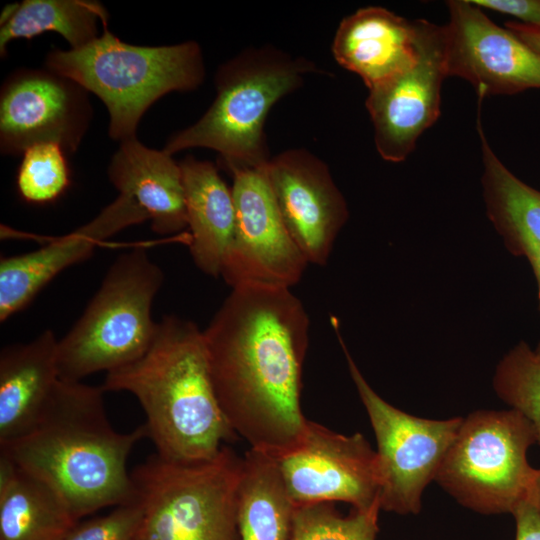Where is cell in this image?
Returning a JSON list of instances; mask_svg holds the SVG:
<instances>
[{"label":"cell","instance_id":"16","mask_svg":"<svg viewBox=\"0 0 540 540\" xmlns=\"http://www.w3.org/2000/svg\"><path fill=\"white\" fill-rule=\"evenodd\" d=\"M149 220L130 197L119 196L93 220L37 250L0 262V321L24 309L54 277L89 258L103 241Z\"/></svg>","mask_w":540,"mask_h":540},{"label":"cell","instance_id":"19","mask_svg":"<svg viewBox=\"0 0 540 540\" xmlns=\"http://www.w3.org/2000/svg\"><path fill=\"white\" fill-rule=\"evenodd\" d=\"M59 380L58 339L52 330L1 350L0 443L34 426Z\"/></svg>","mask_w":540,"mask_h":540},{"label":"cell","instance_id":"26","mask_svg":"<svg viewBox=\"0 0 540 540\" xmlns=\"http://www.w3.org/2000/svg\"><path fill=\"white\" fill-rule=\"evenodd\" d=\"M380 507L341 515L333 503L298 506L288 540H376Z\"/></svg>","mask_w":540,"mask_h":540},{"label":"cell","instance_id":"14","mask_svg":"<svg viewBox=\"0 0 540 540\" xmlns=\"http://www.w3.org/2000/svg\"><path fill=\"white\" fill-rule=\"evenodd\" d=\"M444 26L448 76L470 82L482 98L540 89V56L469 0H451Z\"/></svg>","mask_w":540,"mask_h":540},{"label":"cell","instance_id":"21","mask_svg":"<svg viewBox=\"0 0 540 540\" xmlns=\"http://www.w3.org/2000/svg\"><path fill=\"white\" fill-rule=\"evenodd\" d=\"M77 522L50 487L0 454V540H65Z\"/></svg>","mask_w":540,"mask_h":540},{"label":"cell","instance_id":"11","mask_svg":"<svg viewBox=\"0 0 540 540\" xmlns=\"http://www.w3.org/2000/svg\"><path fill=\"white\" fill-rule=\"evenodd\" d=\"M275 459L296 507L337 501L356 510L380 507L376 450L360 433L344 435L308 420L301 442Z\"/></svg>","mask_w":540,"mask_h":540},{"label":"cell","instance_id":"10","mask_svg":"<svg viewBox=\"0 0 540 540\" xmlns=\"http://www.w3.org/2000/svg\"><path fill=\"white\" fill-rule=\"evenodd\" d=\"M265 167L231 173L235 229L221 272L231 288L243 284L291 288L308 265L281 217Z\"/></svg>","mask_w":540,"mask_h":540},{"label":"cell","instance_id":"27","mask_svg":"<svg viewBox=\"0 0 540 540\" xmlns=\"http://www.w3.org/2000/svg\"><path fill=\"white\" fill-rule=\"evenodd\" d=\"M63 148L39 143L27 148L17 173V189L23 200L46 204L58 199L70 185V170Z\"/></svg>","mask_w":540,"mask_h":540},{"label":"cell","instance_id":"29","mask_svg":"<svg viewBox=\"0 0 540 540\" xmlns=\"http://www.w3.org/2000/svg\"><path fill=\"white\" fill-rule=\"evenodd\" d=\"M479 8L513 16L520 23L540 28V0H469Z\"/></svg>","mask_w":540,"mask_h":540},{"label":"cell","instance_id":"1","mask_svg":"<svg viewBox=\"0 0 540 540\" xmlns=\"http://www.w3.org/2000/svg\"><path fill=\"white\" fill-rule=\"evenodd\" d=\"M309 316L290 288H232L203 331L210 377L224 417L250 449L274 458L302 440Z\"/></svg>","mask_w":540,"mask_h":540},{"label":"cell","instance_id":"2","mask_svg":"<svg viewBox=\"0 0 540 540\" xmlns=\"http://www.w3.org/2000/svg\"><path fill=\"white\" fill-rule=\"evenodd\" d=\"M102 386L59 380L34 426L0 443V454L50 487L79 521L136 500L127 460L147 438L144 424L117 432Z\"/></svg>","mask_w":540,"mask_h":540},{"label":"cell","instance_id":"17","mask_svg":"<svg viewBox=\"0 0 540 540\" xmlns=\"http://www.w3.org/2000/svg\"><path fill=\"white\" fill-rule=\"evenodd\" d=\"M332 53L341 66L359 75L371 89L415 62L416 21L382 7L359 9L341 21Z\"/></svg>","mask_w":540,"mask_h":540},{"label":"cell","instance_id":"31","mask_svg":"<svg viewBox=\"0 0 540 540\" xmlns=\"http://www.w3.org/2000/svg\"><path fill=\"white\" fill-rule=\"evenodd\" d=\"M505 26L540 56V28L518 21L506 22Z\"/></svg>","mask_w":540,"mask_h":540},{"label":"cell","instance_id":"13","mask_svg":"<svg viewBox=\"0 0 540 540\" xmlns=\"http://www.w3.org/2000/svg\"><path fill=\"white\" fill-rule=\"evenodd\" d=\"M92 118L87 91L48 69L22 68L0 91V150L17 155L39 143L75 152Z\"/></svg>","mask_w":540,"mask_h":540},{"label":"cell","instance_id":"33","mask_svg":"<svg viewBox=\"0 0 540 540\" xmlns=\"http://www.w3.org/2000/svg\"><path fill=\"white\" fill-rule=\"evenodd\" d=\"M527 260L529 261V263H530V265L532 267V270H533V273H534V276H535V279H536V282H537L538 297H539V310H540V247H538L537 249L532 251L527 256ZM535 352L540 356V339H539L538 345H537V347L535 349Z\"/></svg>","mask_w":540,"mask_h":540},{"label":"cell","instance_id":"5","mask_svg":"<svg viewBox=\"0 0 540 540\" xmlns=\"http://www.w3.org/2000/svg\"><path fill=\"white\" fill-rule=\"evenodd\" d=\"M313 68L271 47L240 53L218 69L217 94L209 109L174 134L163 150L170 155L194 147L215 150L230 173L265 167L271 158L264 136L267 115Z\"/></svg>","mask_w":540,"mask_h":540},{"label":"cell","instance_id":"22","mask_svg":"<svg viewBox=\"0 0 540 540\" xmlns=\"http://www.w3.org/2000/svg\"><path fill=\"white\" fill-rule=\"evenodd\" d=\"M487 215L509 252L525 257L540 247V191L517 178L496 156L479 126Z\"/></svg>","mask_w":540,"mask_h":540},{"label":"cell","instance_id":"20","mask_svg":"<svg viewBox=\"0 0 540 540\" xmlns=\"http://www.w3.org/2000/svg\"><path fill=\"white\" fill-rule=\"evenodd\" d=\"M182 171L189 250L194 264L203 273L221 276L235 229V205L231 188L208 161L186 157Z\"/></svg>","mask_w":540,"mask_h":540},{"label":"cell","instance_id":"9","mask_svg":"<svg viewBox=\"0 0 540 540\" xmlns=\"http://www.w3.org/2000/svg\"><path fill=\"white\" fill-rule=\"evenodd\" d=\"M331 324L375 434L380 508L397 514H417L421 510L423 492L435 480L463 417L425 419L386 402L357 367L334 316Z\"/></svg>","mask_w":540,"mask_h":540},{"label":"cell","instance_id":"24","mask_svg":"<svg viewBox=\"0 0 540 540\" xmlns=\"http://www.w3.org/2000/svg\"><path fill=\"white\" fill-rule=\"evenodd\" d=\"M108 12L91 0H23L7 5L0 18V54L10 41L31 39L47 31L60 34L71 46L81 48L98 35V23L108 26Z\"/></svg>","mask_w":540,"mask_h":540},{"label":"cell","instance_id":"8","mask_svg":"<svg viewBox=\"0 0 540 540\" xmlns=\"http://www.w3.org/2000/svg\"><path fill=\"white\" fill-rule=\"evenodd\" d=\"M537 443L530 421L514 409L478 410L463 418L435 481L464 507L482 514L512 513L526 499Z\"/></svg>","mask_w":540,"mask_h":540},{"label":"cell","instance_id":"18","mask_svg":"<svg viewBox=\"0 0 540 540\" xmlns=\"http://www.w3.org/2000/svg\"><path fill=\"white\" fill-rule=\"evenodd\" d=\"M110 182L147 214L154 232L174 234L187 227L180 164L172 155L142 144L136 136L120 142L108 165Z\"/></svg>","mask_w":540,"mask_h":540},{"label":"cell","instance_id":"15","mask_svg":"<svg viewBox=\"0 0 540 540\" xmlns=\"http://www.w3.org/2000/svg\"><path fill=\"white\" fill-rule=\"evenodd\" d=\"M266 175L291 237L308 263L324 266L348 219V208L327 165L303 149L271 157Z\"/></svg>","mask_w":540,"mask_h":540},{"label":"cell","instance_id":"3","mask_svg":"<svg viewBox=\"0 0 540 540\" xmlns=\"http://www.w3.org/2000/svg\"><path fill=\"white\" fill-rule=\"evenodd\" d=\"M104 391H125L140 403L147 437L161 457L199 462L217 456L236 434L228 425L210 377L203 331L165 315L138 360L106 373Z\"/></svg>","mask_w":540,"mask_h":540},{"label":"cell","instance_id":"28","mask_svg":"<svg viewBox=\"0 0 540 540\" xmlns=\"http://www.w3.org/2000/svg\"><path fill=\"white\" fill-rule=\"evenodd\" d=\"M143 519V509L135 500L116 506L107 515L80 522L65 540H136Z\"/></svg>","mask_w":540,"mask_h":540},{"label":"cell","instance_id":"30","mask_svg":"<svg viewBox=\"0 0 540 540\" xmlns=\"http://www.w3.org/2000/svg\"><path fill=\"white\" fill-rule=\"evenodd\" d=\"M516 523L515 540H540V513L526 499L511 513Z\"/></svg>","mask_w":540,"mask_h":540},{"label":"cell","instance_id":"4","mask_svg":"<svg viewBox=\"0 0 540 540\" xmlns=\"http://www.w3.org/2000/svg\"><path fill=\"white\" fill-rule=\"evenodd\" d=\"M45 68L100 98L109 114L108 134L120 142L136 136L142 116L159 98L173 91L195 90L205 78L198 43L132 45L107 26L81 48L50 51Z\"/></svg>","mask_w":540,"mask_h":540},{"label":"cell","instance_id":"32","mask_svg":"<svg viewBox=\"0 0 540 540\" xmlns=\"http://www.w3.org/2000/svg\"><path fill=\"white\" fill-rule=\"evenodd\" d=\"M526 500L540 513V468L535 469L527 491Z\"/></svg>","mask_w":540,"mask_h":540},{"label":"cell","instance_id":"7","mask_svg":"<svg viewBox=\"0 0 540 540\" xmlns=\"http://www.w3.org/2000/svg\"><path fill=\"white\" fill-rule=\"evenodd\" d=\"M241 462L227 446L199 462L149 456L130 472L143 509L136 540H239Z\"/></svg>","mask_w":540,"mask_h":540},{"label":"cell","instance_id":"12","mask_svg":"<svg viewBox=\"0 0 540 540\" xmlns=\"http://www.w3.org/2000/svg\"><path fill=\"white\" fill-rule=\"evenodd\" d=\"M416 21L418 54L406 70L369 89L366 107L380 156L401 162L420 135L440 116L441 87L447 77L444 26Z\"/></svg>","mask_w":540,"mask_h":540},{"label":"cell","instance_id":"6","mask_svg":"<svg viewBox=\"0 0 540 540\" xmlns=\"http://www.w3.org/2000/svg\"><path fill=\"white\" fill-rule=\"evenodd\" d=\"M164 278L143 248L118 256L83 314L58 340L59 379L78 382L141 358L156 335L151 308Z\"/></svg>","mask_w":540,"mask_h":540},{"label":"cell","instance_id":"23","mask_svg":"<svg viewBox=\"0 0 540 540\" xmlns=\"http://www.w3.org/2000/svg\"><path fill=\"white\" fill-rule=\"evenodd\" d=\"M295 509L276 459L249 449L237 487L239 540H288Z\"/></svg>","mask_w":540,"mask_h":540},{"label":"cell","instance_id":"25","mask_svg":"<svg viewBox=\"0 0 540 540\" xmlns=\"http://www.w3.org/2000/svg\"><path fill=\"white\" fill-rule=\"evenodd\" d=\"M493 387L503 402L530 421L540 446V356L519 342L498 363Z\"/></svg>","mask_w":540,"mask_h":540}]
</instances>
